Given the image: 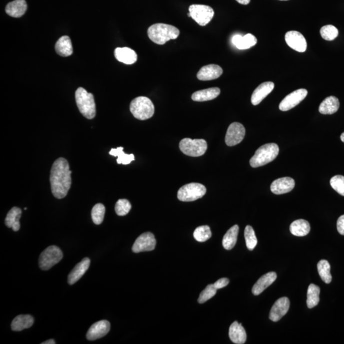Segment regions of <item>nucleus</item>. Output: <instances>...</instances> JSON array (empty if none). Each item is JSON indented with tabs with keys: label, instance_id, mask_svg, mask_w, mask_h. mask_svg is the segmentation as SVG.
Listing matches in <instances>:
<instances>
[{
	"label": "nucleus",
	"instance_id": "obj_30",
	"mask_svg": "<svg viewBox=\"0 0 344 344\" xmlns=\"http://www.w3.org/2000/svg\"><path fill=\"white\" fill-rule=\"evenodd\" d=\"M310 231V224L306 220H296V221L292 222L291 225H290V231L294 236H306L309 233Z\"/></svg>",
	"mask_w": 344,
	"mask_h": 344
},
{
	"label": "nucleus",
	"instance_id": "obj_12",
	"mask_svg": "<svg viewBox=\"0 0 344 344\" xmlns=\"http://www.w3.org/2000/svg\"><path fill=\"white\" fill-rule=\"evenodd\" d=\"M245 129L242 124L233 123L227 130L225 142L227 146H234L240 144L244 139Z\"/></svg>",
	"mask_w": 344,
	"mask_h": 344
},
{
	"label": "nucleus",
	"instance_id": "obj_23",
	"mask_svg": "<svg viewBox=\"0 0 344 344\" xmlns=\"http://www.w3.org/2000/svg\"><path fill=\"white\" fill-rule=\"evenodd\" d=\"M28 8L25 0H15L7 5L6 13L11 17L18 18L22 17Z\"/></svg>",
	"mask_w": 344,
	"mask_h": 344
},
{
	"label": "nucleus",
	"instance_id": "obj_4",
	"mask_svg": "<svg viewBox=\"0 0 344 344\" xmlns=\"http://www.w3.org/2000/svg\"><path fill=\"white\" fill-rule=\"evenodd\" d=\"M77 107L86 118L92 119L96 116V105L93 94L83 88L77 89L76 92Z\"/></svg>",
	"mask_w": 344,
	"mask_h": 344
},
{
	"label": "nucleus",
	"instance_id": "obj_16",
	"mask_svg": "<svg viewBox=\"0 0 344 344\" xmlns=\"http://www.w3.org/2000/svg\"><path fill=\"white\" fill-rule=\"evenodd\" d=\"M295 186V182L291 177H285L275 180L271 184V191L275 195L289 193Z\"/></svg>",
	"mask_w": 344,
	"mask_h": 344
},
{
	"label": "nucleus",
	"instance_id": "obj_40",
	"mask_svg": "<svg viewBox=\"0 0 344 344\" xmlns=\"http://www.w3.org/2000/svg\"><path fill=\"white\" fill-rule=\"evenodd\" d=\"M217 290L214 284L208 285L206 288L201 292L200 295L199 296L198 302L203 303L211 299L216 294Z\"/></svg>",
	"mask_w": 344,
	"mask_h": 344
},
{
	"label": "nucleus",
	"instance_id": "obj_6",
	"mask_svg": "<svg viewBox=\"0 0 344 344\" xmlns=\"http://www.w3.org/2000/svg\"><path fill=\"white\" fill-rule=\"evenodd\" d=\"M63 257V252L56 245H51L42 252L39 257V266L42 270H48L59 263Z\"/></svg>",
	"mask_w": 344,
	"mask_h": 344
},
{
	"label": "nucleus",
	"instance_id": "obj_25",
	"mask_svg": "<svg viewBox=\"0 0 344 344\" xmlns=\"http://www.w3.org/2000/svg\"><path fill=\"white\" fill-rule=\"evenodd\" d=\"M221 93L218 88H212L206 90L196 91L191 96L192 100L195 102H206L214 100Z\"/></svg>",
	"mask_w": 344,
	"mask_h": 344
},
{
	"label": "nucleus",
	"instance_id": "obj_5",
	"mask_svg": "<svg viewBox=\"0 0 344 344\" xmlns=\"http://www.w3.org/2000/svg\"><path fill=\"white\" fill-rule=\"evenodd\" d=\"M130 111L136 119L144 121L151 118L154 114L153 103L146 97L135 98L130 104Z\"/></svg>",
	"mask_w": 344,
	"mask_h": 344
},
{
	"label": "nucleus",
	"instance_id": "obj_19",
	"mask_svg": "<svg viewBox=\"0 0 344 344\" xmlns=\"http://www.w3.org/2000/svg\"><path fill=\"white\" fill-rule=\"evenodd\" d=\"M91 260L88 257H85L80 263L77 264L75 268L69 273L68 277V282L70 285H73L76 283L90 268Z\"/></svg>",
	"mask_w": 344,
	"mask_h": 344
},
{
	"label": "nucleus",
	"instance_id": "obj_20",
	"mask_svg": "<svg viewBox=\"0 0 344 344\" xmlns=\"http://www.w3.org/2000/svg\"><path fill=\"white\" fill-rule=\"evenodd\" d=\"M276 278H277V273L274 271H271L263 275L253 285L252 289V293L256 296L259 295L271 284H272Z\"/></svg>",
	"mask_w": 344,
	"mask_h": 344
},
{
	"label": "nucleus",
	"instance_id": "obj_27",
	"mask_svg": "<svg viewBox=\"0 0 344 344\" xmlns=\"http://www.w3.org/2000/svg\"><path fill=\"white\" fill-rule=\"evenodd\" d=\"M34 323V317L30 315H20L14 318L12 322L11 328L14 331H20L30 328Z\"/></svg>",
	"mask_w": 344,
	"mask_h": 344
},
{
	"label": "nucleus",
	"instance_id": "obj_18",
	"mask_svg": "<svg viewBox=\"0 0 344 344\" xmlns=\"http://www.w3.org/2000/svg\"><path fill=\"white\" fill-rule=\"evenodd\" d=\"M275 84L272 82H265L262 83L254 90L251 97V103L253 105H257L263 101L274 89Z\"/></svg>",
	"mask_w": 344,
	"mask_h": 344
},
{
	"label": "nucleus",
	"instance_id": "obj_47",
	"mask_svg": "<svg viewBox=\"0 0 344 344\" xmlns=\"http://www.w3.org/2000/svg\"><path fill=\"white\" fill-rule=\"evenodd\" d=\"M280 1H286V0H280Z\"/></svg>",
	"mask_w": 344,
	"mask_h": 344
},
{
	"label": "nucleus",
	"instance_id": "obj_9",
	"mask_svg": "<svg viewBox=\"0 0 344 344\" xmlns=\"http://www.w3.org/2000/svg\"><path fill=\"white\" fill-rule=\"evenodd\" d=\"M191 18L202 27L209 24L214 16L212 7L204 5H192L189 8Z\"/></svg>",
	"mask_w": 344,
	"mask_h": 344
},
{
	"label": "nucleus",
	"instance_id": "obj_36",
	"mask_svg": "<svg viewBox=\"0 0 344 344\" xmlns=\"http://www.w3.org/2000/svg\"><path fill=\"white\" fill-rule=\"evenodd\" d=\"M193 236L198 242H204L211 237L212 232L209 226H199L194 231Z\"/></svg>",
	"mask_w": 344,
	"mask_h": 344
},
{
	"label": "nucleus",
	"instance_id": "obj_37",
	"mask_svg": "<svg viewBox=\"0 0 344 344\" xmlns=\"http://www.w3.org/2000/svg\"><path fill=\"white\" fill-rule=\"evenodd\" d=\"M244 236L247 249L250 250H253L256 246L257 240L254 230L251 226H247L245 227Z\"/></svg>",
	"mask_w": 344,
	"mask_h": 344
},
{
	"label": "nucleus",
	"instance_id": "obj_26",
	"mask_svg": "<svg viewBox=\"0 0 344 344\" xmlns=\"http://www.w3.org/2000/svg\"><path fill=\"white\" fill-rule=\"evenodd\" d=\"M340 107V102L337 98L330 96L327 97L320 104L319 111L322 114H333L336 113Z\"/></svg>",
	"mask_w": 344,
	"mask_h": 344
},
{
	"label": "nucleus",
	"instance_id": "obj_7",
	"mask_svg": "<svg viewBox=\"0 0 344 344\" xmlns=\"http://www.w3.org/2000/svg\"><path fill=\"white\" fill-rule=\"evenodd\" d=\"M207 189L200 183H190L185 185L179 189L177 198L182 202H194L202 198L205 195Z\"/></svg>",
	"mask_w": 344,
	"mask_h": 344
},
{
	"label": "nucleus",
	"instance_id": "obj_13",
	"mask_svg": "<svg viewBox=\"0 0 344 344\" xmlns=\"http://www.w3.org/2000/svg\"><path fill=\"white\" fill-rule=\"evenodd\" d=\"M285 41L290 48L297 52H305L307 48V44H306L305 37L298 32H287L285 35Z\"/></svg>",
	"mask_w": 344,
	"mask_h": 344
},
{
	"label": "nucleus",
	"instance_id": "obj_15",
	"mask_svg": "<svg viewBox=\"0 0 344 344\" xmlns=\"http://www.w3.org/2000/svg\"><path fill=\"white\" fill-rule=\"evenodd\" d=\"M290 301L287 297L279 298L271 308L269 318L273 322H277L288 312Z\"/></svg>",
	"mask_w": 344,
	"mask_h": 344
},
{
	"label": "nucleus",
	"instance_id": "obj_35",
	"mask_svg": "<svg viewBox=\"0 0 344 344\" xmlns=\"http://www.w3.org/2000/svg\"><path fill=\"white\" fill-rule=\"evenodd\" d=\"M105 214V206L102 203H97L93 207L91 211V217L93 223L97 225L101 224L104 221Z\"/></svg>",
	"mask_w": 344,
	"mask_h": 344
},
{
	"label": "nucleus",
	"instance_id": "obj_29",
	"mask_svg": "<svg viewBox=\"0 0 344 344\" xmlns=\"http://www.w3.org/2000/svg\"><path fill=\"white\" fill-rule=\"evenodd\" d=\"M55 49L58 55L67 57L73 54L71 40L68 36H63L56 42Z\"/></svg>",
	"mask_w": 344,
	"mask_h": 344
},
{
	"label": "nucleus",
	"instance_id": "obj_38",
	"mask_svg": "<svg viewBox=\"0 0 344 344\" xmlns=\"http://www.w3.org/2000/svg\"><path fill=\"white\" fill-rule=\"evenodd\" d=\"M320 34L322 39L327 41H331L338 37V30L333 25H326L320 28Z\"/></svg>",
	"mask_w": 344,
	"mask_h": 344
},
{
	"label": "nucleus",
	"instance_id": "obj_24",
	"mask_svg": "<svg viewBox=\"0 0 344 344\" xmlns=\"http://www.w3.org/2000/svg\"><path fill=\"white\" fill-rule=\"evenodd\" d=\"M257 39L250 34L242 37V35H236L232 38L233 45L240 50H244L254 46L257 44Z\"/></svg>",
	"mask_w": 344,
	"mask_h": 344
},
{
	"label": "nucleus",
	"instance_id": "obj_46",
	"mask_svg": "<svg viewBox=\"0 0 344 344\" xmlns=\"http://www.w3.org/2000/svg\"><path fill=\"white\" fill-rule=\"evenodd\" d=\"M340 139L344 143V132L341 135Z\"/></svg>",
	"mask_w": 344,
	"mask_h": 344
},
{
	"label": "nucleus",
	"instance_id": "obj_34",
	"mask_svg": "<svg viewBox=\"0 0 344 344\" xmlns=\"http://www.w3.org/2000/svg\"><path fill=\"white\" fill-rule=\"evenodd\" d=\"M318 273L321 279L326 284H329L331 282L332 277L331 275V266L329 262L322 259L317 264Z\"/></svg>",
	"mask_w": 344,
	"mask_h": 344
},
{
	"label": "nucleus",
	"instance_id": "obj_28",
	"mask_svg": "<svg viewBox=\"0 0 344 344\" xmlns=\"http://www.w3.org/2000/svg\"><path fill=\"white\" fill-rule=\"evenodd\" d=\"M22 214V210L18 207H13L7 215L5 223L8 228H13V231L20 230L21 224L20 220Z\"/></svg>",
	"mask_w": 344,
	"mask_h": 344
},
{
	"label": "nucleus",
	"instance_id": "obj_2",
	"mask_svg": "<svg viewBox=\"0 0 344 344\" xmlns=\"http://www.w3.org/2000/svg\"><path fill=\"white\" fill-rule=\"evenodd\" d=\"M147 34L151 41L158 45H164L170 40H175L179 36L180 31L174 26L157 23L150 27Z\"/></svg>",
	"mask_w": 344,
	"mask_h": 344
},
{
	"label": "nucleus",
	"instance_id": "obj_41",
	"mask_svg": "<svg viewBox=\"0 0 344 344\" xmlns=\"http://www.w3.org/2000/svg\"><path fill=\"white\" fill-rule=\"evenodd\" d=\"M330 185L334 191L344 196V177L342 175H335L332 177Z\"/></svg>",
	"mask_w": 344,
	"mask_h": 344
},
{
	"label": "nucleus",
	"instance_id": "obj_17",
	"mask_svg": "<svg viewBox=\"0 0 344 344\" xmlns=\"http://www.w3.org/2000/svg\"><path fill=\"white\" fill-rule=\"evenodd\" d=\"M223 73L222 68L217 65H206L198 72L197 78L200 81H207L219 78Z\"/></svg>",
	"mask_w": 344,
	"mask_h": 344
},
{
	"label": "nucleus",
	"instance_id": "obj_11",
	"mask_svg": "<svg viewBox=\"0 0 344 344\" xmlns=\"http://www.w3.org/2000/svg\"><path fill=\"white\" fill-rule=\"evenodd\" d=\"M308 94L305 89H299L286 96L279 104V109L281 111H287L294 108L299 103L302 102Z\"/></svg>",
	"mask_w": 344,
	"mask_h": 344
},
{
	"label": "nucleus",
	"instance_id": "obj_45",
	"mask_svg": "<svg viewBox=\"0 0 344 344\" xmlns=\"http://www.w3.org/2000/svg\"><path fill=\"white\" fill-rule=\"evenodd\" d=\"M56 341L53 339H50V340H46L42 342V344H55Z\"/></svg>",
	"mask_w": 344,
	"mask_h": 344
},
{
	"label": "nucleus",
	"instance_id": "obj_33",
	"mask_svg": "<svg viewBox=\"0 0 344 344\" xmlns=\"http://www.w3.org/2000/svg\"><path fill=\"white\" fill-rule=\"evenodd\" d=\"M110 155L118 157L117 163L128 165L135 160V156L133 154H127L124 153L123 147H119L117 149H112L109 152Z\"/></svg>",
	"mask_w": 344,
	"mask_h": 344
},
{
	"label": "nucleus",
	"instance_id": "obj_22",
	"mask_svg": "<svg viewBox=\"0 0 344 344\" xmlns=\"http://www.w3.org/2000/svg\"><path fill=\"white\" fill-rule=\"evenodd\" d=\"M229 336L234 343L243 344L246 341L247 334L244 327L237 321L234 322L229 327Z\"/></svg>",
	"mask_w": 344,
	"mask_h": 344
},
{
	"label": "nucleus",
	"instance_id": "obj_39",
	"mask_svg": "<svg viewBox=\"0 0 344 344\" xmlns=\"http://www.w3.org/2000/svg\"><path fill=\"white\" fill-rule=\"evenodd\" d=\"M131 209H132V205L126 199H120L115 206V210L119 216H126L130 212Z\"/></svg>",
	"mask_w": 344,
	"mask_h": 344
},
{
	"label": "nucleus",
	"instance_id": "obj_44",
	"mask_svg": "<svg viewBox=\"0 0 344 344\" xmlns=\"http://www.w3.org/2000/svg\"><path fill=\"white\" fill-rule=\"evenodd\" d=\"M236 1L242 5H248L250 3V0H236Z\"/></svg>",
	"mask_w": 344,
	"mask_h": 344
},
{
	"label": "nucleus",
	"instance_id": "obj_43",
	"mask_svg": "<svg viewBox=\"0 0 344 344\" xmlns=\"http://www.w3.org/2000/svg\"><path fill=\"white\" fill-rule=\"evenodd\" d=\"M336 226L338 233L341 235H344V215L339 217Z\"/></svg>",
	"mask_w": 344,
	"mask_h": 344
},
{
	"label": "nucleus",
	"instance_id": "obj_1",
	"mask_svg": "<svg viewBox=\"0 0 344 344\" xmlns=\"http://www.w3.org/2000/svg\"><path fill=\"white\" fill-rule=\"evenodd\" d=\"M72 171L66 159L58 158L54 162L51 170V191L55 198H64L71 187Z\"/></svg>",
	"mask_w": 344,
	"mask_h": 344
},
{
	"label": "nucleus",
	"instance_id": "obj_42",
	"mask_svg": "<svg viewBox=\"0 0 344 344\" xmlns=\"http://www.w3.org/2000/svg\"><path fill=\"white\" fill-rule=\"evenodd\" d=\"M229 280L228 278H220L218 280H217L216 282L214 283V287H216L217 289H222L223 287H226L229 284Z\"/></svg>",
	"mask_w": 344,
	"mask_h": 344
},
{
	"label": "nucleus",
	"instance_id": "obj_21",
	"mask_svg": "<svg viewBox=\"0 0 344 344\" xmlns=\"http://www.w3.org/2000/svg\"><path fill=\"white\" fill-rule=\"evenodd\" d=\"M114 55L119 62L126 65H132L137 61V53L133 49L128 48H116Z\"/></svg>",
	"mask_w": 344,
	"mask_h": 344
},
{
	"label": "nucleus",
	"instance_id": "obj_8",
	"mask_svg": "<svg viewBox=\"0 0 344 344\" xmlns=\"http://www.w3.org/2000/svg\"><path fill=\"white\" fill-rule=\"evenodd\" d=\"M181 151L187 156L199 157L203 155L207 149V143L205 140L184 139L180 142Z\"/></svg>",
	"mask_w": 344,
	"mask_h": 344
},
{
	"label": "nucleus",
	"instance_id": "obj_32",
	"mask_svg": "<svg viewBox=\"0 0 344 344\" xmlns=\"http://www.w3.org/2000/svg\"><path fill=\"white\" fill-rule=\"evenodd\" d=\"M320 290L317 285L311 284L308 286L306 304L308 308H312L318 305L319 302Z\"/></svg>",
	"mask_w": 344,
	"mask_h": 344
},
{
	"label": "nucleus",
	"instance_id": "obj_14",
	"mask_svg": "<svg viewBox=\"0 0 344 344\" xmlns=\"http://www.w3.org/2000/svg\"><path fill=\"white\" fill-rule=\"evenodd\" d=\"M110 329L111 324L108 320H100L90 327L86 334V338L90 341L98 340L106 335L109 333Z\"/></svg>",
	"mask_w": 344,
	"mask_h": 344
},
{
	"label": "nucleus",
	"instance_id": "obj_31",
	"mask_svg": "<svg viewBox=\"0 0 344 344\" xmlns=\"http://www.w3.org/2000/svg\"><path fill=\"white\" fill-rule=\"evenodd\" d=\"M239 227L238 225H234L227 231L224 235L223 239V245L226 250L232 249L236 245L237 241Z\"/></svg>",
	"mask_w": 344,
	"mask_h": 344
},
{
	"label": "nucleus",
	"instance_id": "obj_10",
	"mask_svg": "<svg viewBox=\"0 0 344 344\" xmlns=\"http://www.w3.org/2000/svg\"><path fill=\"white\" fill-rule=\"evenodd\" d=\"M156 245V240L153 234L146 232L142 234L135 240L132 247V250L135 253L151 251L155 249Z\"/></svg>",
	"mask_w": 344,
	"mask_h": 344
},
{
	"label": "nucleus",
	"instance_id": "obj_3",
	"mask_svg": "<svg viewBox=\"0 0 344 344\" xmlns=\"http://www.w3.org/2000/svg\"><path fill=\"white\" fill-rule=\"evenodd\" d=\"M279 153V148L275 143L266 144L259 147L250 160L252 167L257 168L266 165L275 160Z\"/></svg>",
	"mask_w": 344,
	"mask_h": 344
}]
</instances>
